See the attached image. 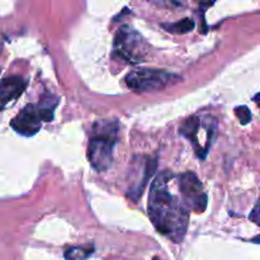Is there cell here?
Returning <instances> with one entry per match:
<instances>
[{"label":"cell","mask_w":260,"mask_h":260,"mask_svg":"<svg viewBox=\"0 0 260 260\" xmlns=\"http://www.w3.org/2000/svg\"><path fill=\"white\" fill-rule=\"evenodd\" d=\"M249 218H250V220L253 221L254 223L259 225V205H258V203L254 206L253 211H251V215L249 216Z\"/></svg>","instance_id":"12"},{"label":"cell","mask_w":260,"mask_h":260,"mask_svg":"<svg viewBox=\"0 0 260 260\" xmlns=\"http://www.w3.org/2000/svg\"><path fill=\"white\" fill-rule=\"evenodd\" d=\"M216 128H217V122L212 117L192 116L183 122V124L179 128V132L180 135H183L185 139H188L192 142L197 156L200 159H205L206 154L203 151L201 137L205 136V139L212 142L213 137L216 135Z\"/></svg>","instance_id":"6"},{"label":"cell","mask_w":260,"mask_h":260,"mask_svg":"<svg viewBox=\"0 0 260 260\" xmlns=\"http://www.w3.org/2000/svg\"><path fill=\"white\" fill-rule=\"evenodd\" d=\"M118 128L117 121H98L94 123L88 147V159L96 172H104L112 165Z\"/></svg>","instance_id":"2"},{"label":"cell","mask_w":260,"mask_h":260,"mask_svg":"<svg viewBox=\"0 0 260 260\" xmlns=\"http://www.w3.org/2000/svg\"><path fill=\"white\" fill-rule=\"evenodd\" d=\"M58 104V99L51 94H45L37 104L25 106L10 122V126L22 136H35L41 129L43 122L53 118V111Z\"/></svg>","instance_id":"3"},{"label":"cell","mask_w":260,"mask_h":260,"mask_svg":"<svg viewBox=\"0 0 260 260\" xmlns=\"http://www.w3.org/2000/svg\"><path fill=\"white\" fill-rule=\"evenodd\" d=\"M27 86V81L17 75L8 76L0 81V111L17 101Z\"/></svg>","instance_id":"8"},{"label":"cell","mask_w":260,"mask_h":260,"mask_svg":"<svg viewBox=\"0 0 260 260\" xmlns=\"http://www.w3.org/2000/svg\"><path fill=\"white\" fill-rule=\"evenodd\" d=\"M179 76L154 69H140L126 76V84L129 89L137 93L160 91L179 81Z\"/></svg>","instance_id":"4"},{"label":"cell","mask_w":260,"mask_h":260,"mask_svg":"<svg viewBox=\"0 0 260 260\" xmlns=\"http://www.w3.org/2000/svg\"><path fill=\"white\" fill-rule=\"evenodd\" d=\"M194 22H193L190 18H183L182 20L175 23H164L162 28L165 30L170 33H174V35H185V33L190 32L194 28Z\"/></svg>","instance_id":"9"},{"label":"cell","mask_w":260,"mask_h":260,"mask_svg":"<svg viewBox=\"0 0 260 260\" xmlns=\"http://www.w3.org/2000/svg\"><path fill=\"white\" fill-rule=\"evenodd\" d=\"M152 260H160V259H159V258H154Z\"/></svg>","instance_id":"13"},{"label":"cell","mask_w":260,"mask_h":260,"mask_svg":"<svg viewBox=\"0 0 260 260\" xmlns=\"http://www.w3.org/2000/svg\"><path fill=\"white\" fill-rule=\"evenodd\" d=\"M172 172H162L152 182L149 196V216L161 235L179 244L184 239L189 222V211L182 198L170 192Z\"/></svg>","instance_id":"1"},{"label":"cell","mask_w":260,"mask_h":260,"mask_svg":"<svg viewBox=\"0 0 260 260\" xmlns=\"http://www.w3.org/2000/svg\"><path fill=\"white\" fill-rule=\"evenodd\" d=\"M149 46L142 36L132 28L122 27L114 38V55L131 63L141 62L146 58Z\"/></svg>","instance_id":"5"},{"label":"cell","mask_w":260,"mask_h":260,"mask_svg":"<svg viewBox=\"0 0 260 260\" xmlns=\"http://www.w3.org/2000/svg\"><path fill=\"white\" fill-rule=\"evenodd\" d=\"M235 114L241 124H248L251 121V113L246 106H240L235 108Z\"/></svg>","instance_id":"11"},{"label":"cell","mask_w":260,"mask_h":260,"mask_svg":"<svg viewBox=\"0 0 260 260\" xmlns=\"http://www.w3.org/2000/svg\"><path fill=\"white\" fill-rule=\"evenodd\" d=\"M94 249L93 248H81V246H73L65 251L66 260H85L91 255Z\"/></svg>","instance_id":"10"},{"label":"cell","mask_w":260,"mask_h":260,"mask_svg":"<svg viewBox=\"0 0 260 260\" xmlns=\"http://www.w3.org/2000/svg\"><path fill=\"white\" fill-rule=\"evenodd\" d=\"M178 188L180 190L182 201L184 202L188 211L202 213L207 208V194L205 193L202 183L198 179L197 175L192 172L183 173L177 177Z\"/></svg>","instance_id":"7"}]
</instances>
